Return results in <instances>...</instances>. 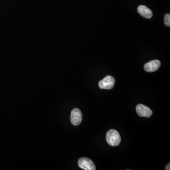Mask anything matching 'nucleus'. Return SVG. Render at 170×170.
Returning a JSON list of instances; mask_svg holds the SVG:
<instances>
[{
    "label": "nucleus",
    "mask_w": 170,
    "mask_h": 170,
    "mask_svg": "<svg viewBox=\"0 0 170 170\" xmlns=\"http://www.w3.org/2000/svg\"><path fill=\"white\" fill-rule=\"evenodd\" d=\"M106 139L108 144L113 146H118L121 141L120 134L115 129H111L107 133Z\"/></svg>",
    "instance_id": "f257e3e1"
},
{
    "label": "nucleus",
    "mask_w": 170,
    "mask_h": 170,
    "mask_svg": "<svg viewBox=\"0 0 170 170\" xmlns=\"http://www.w3.org/2000/svg\"><path fill=\"white\" fill-rule=\"evenodd\" d=\"M115 80L113 77L108 76L106 77L103 79L98 83L99 88L105 89H111L114 86Z\"/></svg>",
    "instance_id": "f03ea898"
},
{
    "label": "nucleus",
    "mask_w": 170,
    "mask_h": 170,
    "mask_svg": "<svg viewBox=\"0 0 170 170\" xmlns=\"http://www.w3.org/2000/svg\"><path fill=\"white\" fill-rule=\"evenodd\" d=\"M78 165L81 169L85 170H95V164L91 160L87 157L81 158L78 161Z\"/></svg>",
    "instance_id": "7ed1b4c3"
},
{
    "label": "nucleus",
    "mask_w": 170,
    "mask_h": 170,
    "mask_svg": "<svg viewBox=\"0 0 170 170\" xmlns=\"http://www.w3.org/2000/svg\"><path fill=\"white\" fill-rule=\"evenodd\" d=\"M82 114L80 110L75 108L72 110L71 115V123L74 126H78L81 122Z\"/></svg>",
    "instance_id": "20e7f679"
},
{
    "label": "nucleus",
    "mask_w": 170,
    "mask_h": 170,
    "mask_svg": "<svg viewBox=\"0 0 170 170\" xmlns=\"http://www.w3.org/2000/svg\"><path fill=\"white\" fill-rule=\"evenodd\" d=\"M136 112L140 117H150L152 115L151 110L146 106L139 104L136 107Z\"/></svg>",
    "instance_id": "39448f33"
},
{
    "label": "nucleus",
    "mask_w": 170,
    "mask_h": 170,
    "mask_svg": "<svg viewBox=\"0 0 170 170\" xmlns=\"http://www.w3.org/2000/svg\"><path fill=\"white\" fill-rule=\"evenodd\" d=\"M161 66V63L158 60H154L146 63L144 66V69L146 72H153L157 71Z\"/></svg>",
    "instance_id": "423d86ee"
},
{
    "label": "nucleus",
    "mask_w": 170,
    "mask_h": 170,
    "mask_svg": "<svg viewBox=\"0 0 170 170\" xmlns=\"http://www.w3.org/2000/svg\"><path fill=\"white\" fill-rule=\"evenodd\" d=\"M138 12L142 17L146 19H150L152 17L153 13L147 7L140 5L138 7Z\"/></svg>",
    "instance_id": "0eeeda50"
},
{
    "label": "nucleus",
    "mask_w": 170,
    "mask_h": 170,
    "mask_svg": "<svg viewBox=\"0 0 170 170\" xmlns=\"http://www.w3.org/2000/svg\"><path fill=\"white\" fill-rule=\"evenodd\" d=\"M164 23L167 27L170 26V14H166L164 17Z\"/></svg>",
    "instance_id": "6e6552de"
},
{
    "label": "nucleus",
    "mask_w": 170,
    "mask_h": 170,
    "mask_svg": "<svg viewBox=\"0 0 170 170\" xmlns=\"http://www.w3.org/2000/svg\"><path fill=\"white\" fill-rule=\"evenodd\" d=\"M170 164H168L166 166V168H165V170H170Z\"/></svg>",
    "instance_id": "1a4fd4ad"
}]
</instances>
